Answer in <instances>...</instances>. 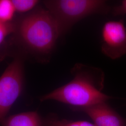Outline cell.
<instances>
[{
    "mask_svg": "<svg viewBox=\"0 0 126 126\" xmlns=\"http://www.w3.org/2000/svg\"><path fill=\"white\" fill-rule=\"evenodd\" d=\"M71 73L74 77L71 81L43 96L41 101L54 100L81 108L112 98L102 92L105 75L101 69L77 63Z\"/></svg>",
    "mask_w": 126,
    "mask_h": 126,
    "instance_id": "2",
    "label": "cell"
},
{
    "mask_svg": "<svg viewBox=\"0 0 126 126\" xmlns=\"http://www.w3.org/2000/svg\"><path fill=\"white\" fill-rule=\"evenodd\" d=\"M23 86V61L17 56L0 77V125L22 94Z\"/></svg>",
    "mask_w": 126,
    "mask_h": 126,
    "instance_id": "4",
    "label": "cell"
},
{
    "mask_svg": "<svg viewBox=\"0 0 126 126\" xmlns=\"http://www.w3.org/2000/svg\"><path fill=\"white\" fill-rule=\"evenodd\" d=\"M1 125L2 126H42V122L38 113L30 111L6 117Z\"/></svg>",
    "mask_w": 126,
    "mask_h": 126,
    "instance_id": "7",
    "label": "cell"
},
{
    "mask_svg": "<svg viewBox=\"0 0 126 126\" xmlns=\"http://www.w3.org/2000/svg\"><path fill=\"white\" fill-rule=\"evenodd\" d=\"M79 109L87 114L96 126H126V120L111 108L107 102Z\"/></svg>",
    "mask_w": 126,
    "mask_h": 126,
    "instance_id": "6",
    "label": "cell"
},
{
    "mask_svg": "<svg viewBox=\"0 0 126 126\" xmlns=\"http://www.w3.org/2000/svg\"><path fill=\"white\" fill-rule=\"evenodd\" d=\"M113 13L115 16H120L126 14V0H123L121 4L114 7Z\"/></svg>",
    "mask_w": 126,
    "mask_h": 126,
    "instance_id": "12",
    "label": "cell"
},
{
    "mask_svg": "<svg viewBox=\"0 0 126 126\" xmlns=\"http://www.w3.org/2000/svg\"><path fill=\"white\" fill-rule=\"evenodd\" d=\"M12 43L25 53L47 57L61 36L56 20L46 9H36L15 21Z\"/></svg>",
    "mask_w": 126,
    "mask_h": 126,
    "instance_id": "1",
    "label": "cell"
},
{
    "mask_svg": "<svg viewBox=\"0 0 126 126\" xmlns=\"http://www.w3.org/2000/svg\"><path fill=\"white\" fill-rule=\"evenodd\" d=\"M47 126H96L94 124L86 121L72 122L66 120L51 119L46 122Z\"/></svg>",
    "mask_w": 126,
    "mask_h": 126,
    "instance_id": "11",
    "label": "cell"
},
{
    "mask_svg": "<svg viewBox=\"0 0 126 126\" xmlns=\"http://www.w3.org/2000/svg\"><path fill=\"white\" fill-rule=\"evenodd\" d=\"M102 52L114 60L126 54V27L123 20L109 21L101 31Z\"/></svg>",
    "mask_w": 126,
    "mask_h": 126,
    "instance_id": "5",
    "label": "cell"
},
{
    "mask_svg": "<svg viewBox=\"0 0 126 126\" xmlns=\"http://www.w3.org/2000/svg\"><path fill=\"white\" fill-rule=\"evenodd\" d=\"M16 12L12 0H0V22H13Z\"/></svg>",
    "mask_w": 126,
    "mask_h": 126,
    "instance_id": "8",
    "label": "cell"
},
{
    "mask_svg": "<svg viewBox=\"0 0 126 126\" xmlns=\"http://www.w3.org/2000/svg\"><path fill=\"white\" fill-rule=\"evenodd\" d=\"M16 12L27 13L34 9L39 3L37 0H12Z\"/></svg>",
    "mask_w": 126,
    "mask_h": 126,
    "instance_id": "10",
    "label": "cell"
},
{
    "mask_svg": "<svg viewBox=\"0 0 126 126\" xmlns=\"http://www.w3.org/2000/svg\"><path fill=\"white\" fill-rule=\"evenodd\" d=\"M14 31L15 21L8 23L0 22V54H1L2 57L5 54L3 50H5L7 48L6 39L8 36L13 34Z\"/></svg>",
    "mask_w": 126,
    "mask_h": 126,
    "instance_id": "9",
    "label": "cell"
},
{
    "mask_svg": "<svg viewBox=\"0 0 126 126\" xmlns=\"http://www.w3.org/2000/svg\"><path fill=\"white\" fill-rule=\"evenodd\" d=\"M43 2L56 20L61 36L86 17L107 13L109 10L106 1L101 0H49Z\"/></svg>",
    "mask_w": 126,
    "mask_h": 126,
    "instance_id": "3",
    "label": "cell"
}]
</instances>
